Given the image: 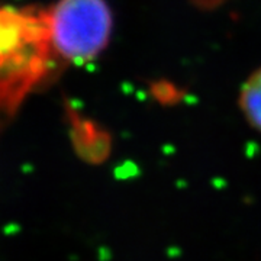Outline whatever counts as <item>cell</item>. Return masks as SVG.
<instances>
[{
	"label": "cell",
	"instance_id": "obj_1",
	"mask_svg": "<svg viewBox=\"0 0 261 261\" xmlns=\"http://www.w3.org/2000/svg\"><path fill=\"white\" fill-rule=\"evenodd\" d=\"M53 56L48 10L0 9V128L47 77Z\"/></svg>",
	"mask_w": 261,
	"mask_h": 261
},
{
	"label": "cell",
	"instance_id": "obj_2",
	"mask_svg": "<svg viewBox=\"0 0 261 261\" xmlns=\"http://www.w3.org/2000/svg\"><path fill=\"white\" fill-rule=\"evenodd\" d=\"M54 54L83 64L102 53L112 32V13L105 0H60L48 10Z\"/></svg>",
	"mask_w": 261,
	"mask_h": 261
},
{
	"label": "cell",
	"instance_id": "obj_3",
	"mask_svg": "<svg viewBox=\"0 0 261 261\" xmlns=\"http://www.w3.org/2000/svg\"><path fill=\"white\" fill-rule=\"evenodd\" d=\"M240 103L247 121L261 132V68L244 83Z\"/></svg>",
	"mask_w": 261,
	"mask_h": 261
}]
</instances>
